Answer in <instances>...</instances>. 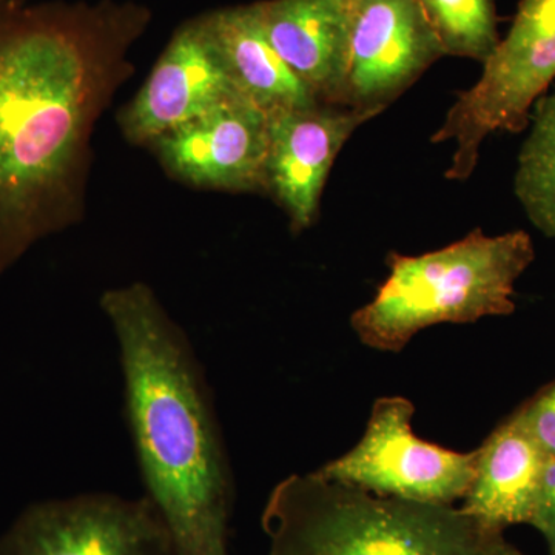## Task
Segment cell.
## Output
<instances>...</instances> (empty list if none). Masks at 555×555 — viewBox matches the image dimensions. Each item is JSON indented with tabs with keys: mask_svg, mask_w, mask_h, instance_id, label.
I'll use <instances>...</instances> for the list:
<instances>
[{
	"mask_svg": "<svg viewBox=\"0 0 555 555\" xmlns=\"http://www.w3.org/2000/svg\"><path fill=\"white\" fill-rule=\"evenodd\" d=\"M343 107L382 115L444 57L416 0H346Z\"/></svg>",
	"mask_w": 555,
	"mask_h": 555,
	"instance_id": "ba28073f",
	"label": "cell"
},
{
	"mask_svg": "<svg viewBox=\"0 0 555 555\" xmlns=\"http://www.w3.org/2000/svg\"><path fill=\"white\" fill-rule=\"evenodd\" d=\"M516 414L543 451L555 456V379L521 404Z\"/></svg>",
	"mask_w": 555,
	"mask_h": 555,
	"instance_id": "e0dca14e",
	"label": "cell"
},
{
	"mask_svg": "<svg viewBox=\"0 0 555 555\" xmlns=\"http://www.w3.org/2000/svg\"><path fill=\"white\" fill-rule=\"evenodd\" d=\"M207 17L241 96L269 115L320 102L273 49L262 28L257 2L207 11Z\"/></svg>",
	"mask_w": 555,
	"mask_h": 555,
	"instance_id": "5bb4252c",
	"label": "cell"
},
{
	"mask_svg": "<svg viewBox=\"0 0 555 555\" xmlns=\"http://www.w3.org/2000/svg\"><path fill=\"white\" fill-rule=\"evenodd\" d=\"M273 49L323 104L341 105L349 56L346 0H259Z\"/></svg>",
	"mask_w": 555,
	"mask_h": 555,
	"instance_id": "7c38bea8",
	"label": "cell"
},
{
	"mask_svg": "<svg viewBox=\"0 0 555 555\" xmlns=\"http://www.w3.org/2000/svg\"><path fill=\"white\" fill-rule=\"evenodd\" d=\"M414 414L408 398H378L356 448L313 473L389 499L434 505L462 502L476 476L477 451L455 452L416 437Z\"/></svg>",
	"mask_w": 555,
	"mask_h": 555,
	"instance_id": "8992f818",
	"label": "cell"
},
{
	"mask_svg": "<svg viewBox=\"0 0 555 555\" xmlns=\"http://www.w3.org/2000/svg\"><path fill=\"white\" fill-rule=\"evenodd\" d=\"M535 259L525 230L488 236L481 229L427 254L387 257L377 295L350 318L364 346L400 352L438 324L476 323L516 310V283Z\"/></svg>",
	"mask_w": 555,
	"mask_h": 555,
	"instance_id": "277c9868",
	"label": "cell"
},
{
	"mask_svg": "<svg viewBox=\"0 0 555 555\" xmlns=\"http://www.w3.org/2000/svg\"><path fill=\"white\" fill-rule=\"evenodd\" d=\"M555 80V0H520L505 38L473 87L456 94L433 144L454 142L444 178L467 181L496 131L520 133Z\"/></svg>",
	"mask_w": 555,
	"mask_h": 555,
	"instance_id": "5b68a950",
	"label": "cell"
},
{
	"mask_svg": "<svg viewBox=\"0 0 555 555\" xmlns=\"http://www.w3.org/2000/svg\"><path fill=\"white\" fill-rule=\"evenodd\" d=\"M529 526L545 539L547 553L555 555V456H547Z\"/></svg>",
	"mask_w": 555,
	"mask_h": 555,
	"instance_id": "ac0fdd59",
	"label": "cell"
},
{
	"mask_svg": "<svg viewBox=\"0 0 555 555\" xmlns=\"http://www.w3.org/2000/svg\"><path fill=\"white\" fill-rule=\"evenodd\" d=\"M100 306L118 343L144 496L169 529L175 555H229L235 483L195 347L149 284L108 288Z\"/></svg>",
	"mask_w": 555,
	"mask_h": 555,
	"instance_id": "7a4b0ae2",
	"label": "cell"
},
{
	"mask_svg": "<svg viewBox=\"0 0 555 555\" xmlns=\"http://www.w3.org/2000/svg\"><path fill=\"white\" fill-rule=\"evenodd\" d=\"M499 555H525V554L521 553V551H518L516 546L511 545V543L507 542V540H506V543H505V545H503L502 551H500Z\"/></svg>",
	"mask_w": 555,
	"mask_h": 555,
	"instance_id": "d6986e66",
	"label": "cell"
},
{
	"mask_svg": "<svg viewBox=\"0 0 555 555\" xmlns=\"http://www.w3.org/2000/svg\"><path fill=\"white\" fill-rule=\"evenodd\" d=\"M269 116L266 195L283 208L298 235L320 218L321 198L339 152L357 129L377 116L323 102Z\"/></svg>",
	"mask_w": 555,
	"mask_h": 555,
	"instance_id": "8fae6325",
	"label": "cell"
},
{
	"mask_svg": "<svg viewBox=\"0 0 555 555\" xmlns=\"http://www.w3.org/2000/svg\"><path fill=\"white\" fill-rule=\"evenodd\" d=\"M476 476L460 509L494 532L531 524L547 455L516 412L476 449Z\"/></svg>",
	"mask_w": 555,
	"mask_h": 555,
	"instance_id": "4fadbf2b",
	"label": "cell"
},
{
	"mask_svg": "<svg viewBox=\"0 0 555 555\" xmlns=\"http://www.w3.org/2000/svg\"><path fill=\"white\" fill-rule=\"evenodd\" d=\"M270 116L233 94L153 141L170 178L196 189L266 195Z\"/></svg>",
	"mask_w": 555,
	"mask_h": 555,
	"instance_id": "9c48e42d",
	"label": "cell"
},
{
	"mask_svg": "<svg viewBox=\"0 0 555 555\" xmlns=\"http://www.w3.org/2000/svg\"><path fill=\"white\" fill-rule=\"evenodd\" d=\"M514 175V193L531 224L555 240V90L532 108Z\"/></svg>",
	"mask_w": 555,
	"mask_h": 555,
	"instance_id": "9a60e30c",
	"label": "cell"
},
{
	"mask_svg": "<svg viewBox=\"0 0 555 555\" xmlns=\"http://www.w3.org/2000/svg\"><path fill=\"white\" fill-rule=\"evenodd\" d=\"M261 524L269 555H499L506 543L460 506L369 494L313 470L273 488Z\"/></svg>",
	"mask_w": 555,
	"mask_h": 555,
	"instance_id": "3957f363",
	"label": "cell"
},
{
	"mask_svg": "<svg viewBox=\"0 0 555 555\" xmlns=\"http://www.w3.org/2000/svg\"><path fill=\"white\" fill-rule=\"evenodd\" d=\"M0 555H175L147 496L86 492L25 507L0 535Z\"/></svg>",
	"mask_w": 555,
	"mask_h": 555,
	"instance_id": "52a82bcc",
	"label": "cell"
},
{
	"mask_svg": "<svg viewBox=\"0 0 555 555\" xmlns=\"http://www.w3.org/2000/svg\"><path fill=\"white\" fill-rule=\"evenodd\" d=\"M444 56L485 64L499 47L495 0H416Z\"/></svg>",
	"mask_w": 555,
	"mask_h": 555,
	"instance_id": "2e32d148",
	"label": "cell"
},
{
	"mask_svg": "<svg viewBox=\"0 0 555 555\" xmlns=\"http://www.w3.org/2000/svg\"><path fill=\"white\" fill-rule=\"evenodd\" d=\"M236 93L207 13L199 14L171 35L142 89L120 109L119 129L130 144L150 147Z\"/></svg>",
	"mask_w": 555,
	"mask_h": 555,
	"instance_id": "30bf717a",
	"label": "cell"
},
{
	"mask_svg": "<svg viewBox=\"0 0 555 555\" xmlns=\"http://www.w3.org/2000/svg\"><path fill=\"white\" fill-rule=\"evenodd\" d=\"M152 20L134 0H0V275L82 221L94 127Z\"/></svg>",
	"mask_w": 555,
	"mask_h": 555,
	"instance_id": "6da1fadb",
	"label": "cell"
}]
</instances>
